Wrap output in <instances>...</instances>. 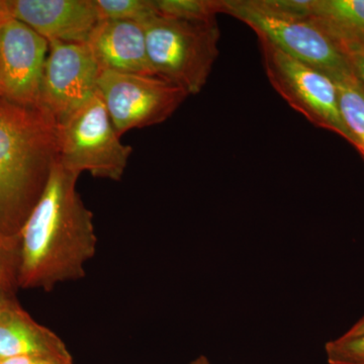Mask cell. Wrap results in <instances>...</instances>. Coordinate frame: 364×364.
Masks as SVG:
<instances>
[{
  "label": "cell",
  "instance_id": "6da1fadb",
  "mask_svg": "<svg viewBox=\"0 0 364 364\" xmlns=\"http://www.w3.org/2000/svg\"><path fill=\"white\" fill-rule=\"evenodd\" d=\"M78 178L58 162L53 167L44 193L18 235L21 289L48 293L85 277V264L97 252V236L92 212L76 188Z\"/></svg>",
  "mask_w": 364,
  "mask_h": 364
},
{
  "label": "cell",
  "instance_id": "7a4b0ae2",
  "mask_svg": "<svg viewBox=\"0 0 364 364\" xmlns=\"http://www.w3.org/2000/svg\"><path fill=\"white\" fill-rule=\"evenodd\" d=\"M57 162V122L0 95V231L20 235Z\"/></svg>",
  "mask_w": 364,
  "mask_h": 364
},
{
  "label": "cell",
  "instance_id": "3957f363",
  "mask_svg": "<svg viewBox=\"0 0 364 364\" xmlns=\"http://www.w3.org/2000/svg\"><path fill=\"white\" fill-rule=\"evenodd\" d=\"M229 14L294 58L332 80L353 71L347 57L317 25L299 14L291 0H221Z\"/></svg>",
  "mask_w": 364,
  "mask_h": 364
},
{
  "label": "cell",
  "instance_id": "277c9868",
  "mask_svg": "<svg viewBox=\"0 0 364 364\" xmlns=\"http://www.w3.org/2000/svg\"><path fill=\"white\" fill-rule=\"evenodd\" d=\"M143 26L155 75L188 95L200 93L219 56L221 35L217 20L189 21L157 14Z\"/></svg>",
  "mask_w": 364,
  "mask_h": 364
},
{
  "label": "cell",
  "instance_id": "5b68a950",
  "mask_svg": "<svg viewBox=\"0 0 364 364\" xmlns=\"http://www.w3.org/2000/svg\"><path fill=\"white\" fill-rule=\"evenodd\" d=\"M133 152L124 145L98 93L58 124V164L80 176L119 181Z\"/></svg>",
  "mask_w": 364,
  "mask_h": 364
},
{
  "label": "cell",
  "instance_id": "8992f818",
  "mask_svg": "<svg viewBox=\"0 0 364 364\" xmlns=\"http://www.w3.org/2000/svg\"><path fill=\"white\" fill-rule=\"evenodd\" d=\"M258 41L268 80L280 97L316 127L337 134L356 149L355 141L340 114L334 81L267 40L258 37Z\"/></svg>",
  "mask_w": 364,
  "mask_h": 364
},
{
  "label": "cell",
  "instance_id": "52a82bcc",
  "mask_svg": "<svg viewBox=\"0 0 364 364\" xmlns=\"http://www.w3.org/2000/svg\"><path fill=\"white\" fill-rule=\"evenodd\" d=\"M97 93L117 135L168 119L188 97L181 87L157 75L102 71Z\"/></svg>",
  "mask_w": 364,
  "mask_h": 364
},
{
  "label": "cell",
  "instance_id": "ba28073f",
  "mask_svg": "<svg viewBox=\"0 0 364 364\" xmlns=\"http://www.w3.org/2000/svg\"><path fill=\"white\" fill-rule=\"evenodd\" d=\"M49 45L39 107L60 124L97 95L102 70L86 44L50 42Z\"/></svg>",
  "mask_w": 364,
  "mask_h": 364
},
{
  "label": "cell",
  "instance_id": "9c48e42d",
  "mask_svg": "<svg viewBox=\"0 0 364 364\" xmlns=\"http://www.w3.org/2000/svg\"><path fill=\"white\" fill-rule=\"evenodd\" d=\"M49 42L14 18L0 21V95L39 107L41 83Z\"/></svg>",
  "mask_w": 364,
  "mask_h": 364
},
{
  "label": "cell",
  "instance_id": "30bf717a",
  "mask_svg": "<svg viewBox=\"0 0 364 364\" xmlns=\"http://www.w3.org/2000/svg\"><path fill=\"white\" fill-rule=\"evenodd\" d=\"M11 18L48 42L86 44L100 23L92 0H7Z\"/></svg>",
  "mask_w": 364,
  "mask_h": 364
},
{
  "label": "cell",
  "instance_id": "8fae6325",
  "mask_svg": "<svg viewBox=\"0 0 364 364\" xmlns=\"http://www.w3.org/2000/svg\"><path fill=\"white\" fill-rule=\"evenodd\" d=\"M86 45L102 71L155 75L148 58L143 23L100 21Z\"/></svg>",
  "mask_w": 364,
  "mask_h": 364
},
{
  "label": "cell",
  "instance_id": "7c38bea8",
  "mask_svg": "<svg viewBox=\"0 0 364 364\" xmlns=\"http://www.w3.org/2000/svg\"><path fill=\"white\" fill-rule=\"evenodd\" d=\"M305 9L345 56L364 52V0H306Z\"/></svg>",
  "mask_w": 364,
  "mask_h": 364
},
{
  "label": "cell",
  "instance_id": "4fadbf2b",
  "mask_svg": "<svg viewBox=\"0 0 364 364\" xmlns=\"http://www.w3.org/2000/svg\"><path fill=\"white\" fill-rule=\"evenodd\" d=\"M69 351L63 340L33 320L18 304L0 320V361Z\"/></svg>",
  "mask_w": 364,
  "mask_h": 364
},
{
  "label": "cell",
  "instance_id": "5bb4252c",
  "mask_svg": "<svg viewBox=\"0 0 364 364\" xmlns=\"http://www.w3.org/2000/svg\"><path fill=\"white\" fill-rule=\"evenodd\" d=\"M340 114L364 159V85L354 71L334 79Z\"/></svg>",
  "mask_w": 364,
  "mask_h": 364
},
{
  "label": "cell",
  "instance_id": "9a60e30c",
  "mask_svg": "<svg viewBox=\"0 0 364 364\" xmlns=\"http://www.w3.org/2000/svg\"><path fill=\"white\" fill-rule=\"evenodd\" d=\"M100 21L145 23L157 14L155 0H92Z\"/></svg>",
  "mask_w": 364,
  "mask_h": 364
},
{
  "label": "cell",
  "instance_id": "2e32d148",
  "mask_svg": "<svg viewBox=\"0 0 364 364\" xmlns=\"http://www.w3.org/2000/svg\"><path fill=\"white\" fill-rule=\"evenodd\" d=\"M158 14L189 21L217 20L221 0H155Z\"/></svg>",
  "mask_w": 364,
  "mask_h": 364
},
{
  "label": "cell",
  "instance_id": "e0dca14e",
  "mask_svg": "<svg viewBox=\"0 0 364 364\" xmlns=\"http://www.w3.org/2000/svg\"><path fill=\"white\" fill-rule=\"evenodd\" d=\"M20 236H9L0 231V284L11 291L18 289Z\"/></svg>",
  "mask_w": 364,
  "mask_h": 364
},
{
  "label": "cell",
  "instance_id": "ac0fdd59",
  "mask_svg": "<svg viewBox=\"0 0 364 364\" xmlns=\"http://www.w3.org/2000/svg\"><path fill=\"white\" fill-rule=\"evenodd\" d=\"M329 364H364V334L331 340L325 345Z\"/></svg>",
  "mask_w": 364,
  "mask_h": 364
},
{
  "label": "cell",
  "instance_id": "d6986e66",
  "mask_svg": "<svg viewBox=\"0 0 364 364\" xmlns=\"http://www.w3.org/2000/svg\"><path fill=\"white\" fill-rule=\"evenodd\" d=\"M0 364H74L69 351L62 353L39 354V355L18 356L0 361Z\"/></svg>",
  "mask_w": 364,
  "mask_h": 364
},
{
  "label": "cell",
  "instance_id": "ffe728a7",
  "mask_svg": "<svg viewBox=\"0 0 364 364\" xmlns=\"http://www.w3.org/2000/svg\"><path fill=\"white\" fill-rule=\"evenodd\" d=\"M16 305H18V301L16 299V291L0 284V320Z\"/></svg>",
  "mask_w": 364,
  "mask_h": 364
},
{
  "label": "cell",
  "instance_id": "44dd1931",
  "mask_svg": "<svg viewBox=\"0 0 364 364\" xmlns=\"http://www.w3.org/2000/svg\"><path fill=\"white\" fill-rule=\"evenodd\" d=\"M346 57L350 62L354 73L358 75L364 85V52L352 53V54L347 55Z\"/></svg>",
  "mask_w": 364,
  "mask_h": 364
},
{
  "label": "cell",
  "instance_id": "7402d4cb",
  "mask_svg": "<svg viewBox=\"0 0 364 364\" xmlns=\"http://www.w3.org/2000/svg\"><path fill=\"white\" fill-rule=\"evenodd\" d=\"M364 334V316L363 318H359L358 322L355 323L350 329L345 333V336H358V335Z\"/></svg>",
  "mask_w": 364,
  "mask_h": 364
},
{
  "label": "cell",
  "instance_id": "603a6c76",
  "mask_svg": "<svg viewBox=\"0 0 364 364\" xmlns=\"http://www.w3.org/2000/svg\"><path fill=\"white\" fill-rule=\"evenodd\" d=\"M11 16L7 0H0V21L11 18Z\"/></svg>",
  "mask_w": 364,
  "mask_h": 364
},
{
  "label": "cell",
  "instance_id": "cb8c5ba5",
  "mask_svg": "<svg viewBox=\"0 0 364 364\" xmlns=\"http://www.w3.org/2000/svg\"><path fill=\"white\" fill-rule=\"evenodd\" d=\"M189 364H212L210 363V360L207 358V356L200 355L198 358H196L195 360L191 361Z\"/></svg>",
  "mask_w": 364,
  "mask_h": 364
}]
</instances>
